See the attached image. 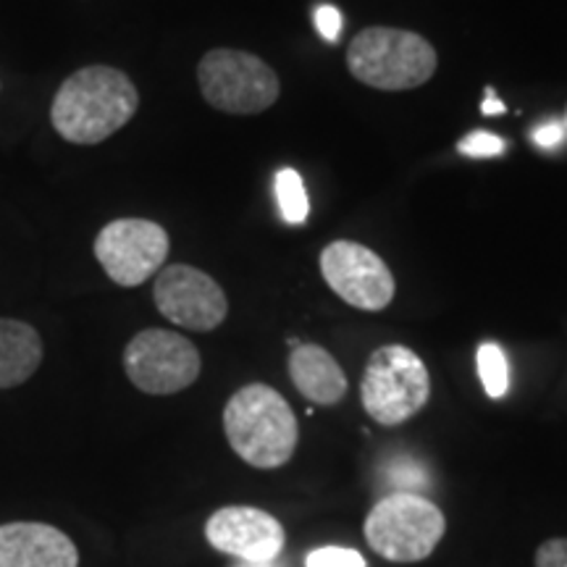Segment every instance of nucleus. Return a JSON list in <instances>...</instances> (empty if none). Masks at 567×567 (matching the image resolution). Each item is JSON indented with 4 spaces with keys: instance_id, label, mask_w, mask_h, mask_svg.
Instances as JSON below:
<instances>
[{
    "instance_id": "obj_18",
    "label": "nucleus",
    "mask_w": 567,
    "mask_h": 567,
    "mask_svg": "<svg viewBox=\"0 0 567 567\" xmlns=\"http://www.w3.org/2000/svg\"><path fill=\"white\" fill-rule=\"evenodd\" d=\"M305 565L308 567H365V559L354 549L323 547V549L310 551V555L305 557Z\"/></svg>"
},
{
    "instance_id": "obj_8",
    "label": "nucleus",
    "mask_w": 567,
    "mask_h": 567,
    "mask_svg": "<svg viewBox=\"0 0 567 567\" xmlns=\"http://www.w3.org/2000/svg\"><path fill=\"white\" fill-rule=\"evenodd\" d=\"M168 231L147 218H116L95 237V258L118 287H140L168 258Z\"/></svg>"
},
{
    "instance_id": "obj_4",
    "label": "nucleus",
    "mask_w": 567,
    "mask_h": 567,
    "mask_svg": "<svg viewBox=\"0 0 567 567\" xmlns=\"http://www.w3.org/2000/svg\"><path fill=\"white\" fill-rule=\"evenodd\" d=\"M368 547L389 563H421L446 534V517L429 496L394 492L381 496L363 523Z\"/></svg>"
},
{
    "instance_id": "obj_1",
    "label": "nucleus",
    "mask_w": 567,
    "mask_h": 567,
    "mask_svg": "<svg viewBox=\"0 0 567 567\" xmlns=\"http://www.w3.org/2000/svg\"><path fill=\"white\" fill-rule=\"evenodd\" d=\"M137 87L113 66H84L55 92L53 130L71 145H97L124 130L137 113Z\"/></svg>"
},
{
    "instance_id": "obj_22",
    "label": "nucleus",
    "mask_w": 567,
    "mask_h": 567,
    "mask_svg": "<svg viewBox=\"0 0 567 567\" xmlns=\"http://www.w3.org/2000/svg\"><path fill=\"white\" fill-rule=\"evenodd\" d=\"M402 478H405L408 484L421 486L423 484V471L415 463H410V460H408V463L396 467V471H389V484H402Z\"/></svg>"
},
{
    "instance_id": "obj_17",
    "label": "nucleus",
    "mask_w": 567,
    "mask_h": 567,
    "mask_svg": "<svg viewBox=\"0 0 567 567\" xmlns=\"http://www.w3.org/2000/svg\"><path fill=\"white\" fill-rule=\"evenodd\" d=\"M457 153L467 158H496V155L507 153V142L492 132L476 130L457 142Z\"/></svg>"
},
{
    "instance_id": "obj_3",
    "label": "nucleus",
    "mask_w": 567,
    "mask_h": 567,
    "mask_svg": "<svg viewBox=\"0 0 567 567\" xmlns=\"http://www.w3.org/2000/svg\"><path fill=\"white\" fill-rule=\"evenodd\" d=\"M436 66L434 45L410 30L368 27L347 45V69L373 90H415L436 74Z\"/></svg>"
},
{
    "instance_id": "obj_13",
    "label": "nucleus",
    "mask_w": 567,
    "mask_h": 567,
    "mask_svg": "<svg viewBox=\"0 0 567 567\" xmlns=\"http://www.w3.org/2000/svg\"><path fill=\"white\" fill-rule=\"evenodd\" d=\"M289 379L305 400L331 408L344 400L347 375L334 354L318 344H297L289 352Z\"/></svg>"
},
{
    "instance_id": "obj_14",
    "label": "nucleus",
    "mask_w": 567,
    "mask_h": 567,
    "mask_svg": "<svg viewBox=\"0 0 567 567\" xmlns=\"http://www.w3.org/2000/svg\"><path fill=\"white\" fill-rule=\"evenodd\" d=\"M42 363V339L30 323L0 318V389L21 386Z\"/></svg>"
},
{
    "instance_id": "obj_16",
    "label": "nucleus",
    "mask_w": 567,
    "mask_h": 567,
    "mask_svg": "<svg viewBox=\"0 0 567 567\" xmlns=\"http://www.w3.org/2000/svg\"><path fill=\"white\" fill-rule=\"evenodd\" d=\"M478 375H481V384H484L486 394L492 400H502L509 389V365L505 352H502L499 344L486 342L478 347Z\"/></svg>"
},
{
    "instance_id": "obj_12",
    "label": "nucleus",
    "mask_w": 567,
    "mask_h": 567,
    "mask_svg": "<svg viewBox=\"0 0 567 567\" xmlns=\"http://www.w3.org/2000/svg\"><path fill=\"white\" fill-rule=\"evenodd\" d=\"M80 551L63 530L45 523L0 526V567H76Z\"/></svg>"
},
{
    "instance_id": "obj_2",
    "label": "nucleus",
    "mask_w": 567,
    "mask_h": 567,
    "mask_svg": "<svg viewBox=\"0 0 567 567\" xmlns=\"http://www.w3.org/2000/svg\"><path fill=\"white\" fill-rule=\"evenodd\" d=\"M224 434L247 465L274 471L292 460L300 442V425L295 410L276 389L247 384L226 402Z\"/></svg>"
},
{
    "instance_id": "obj_5",
    "label": "nucleus",
    "mask_w": 567,
    "mask_h": 567,
    "mask_svg": "<svg viewBox=\"0 0 567 567\" xmlns=\"http://www.w3.org/2000/svg\"><path fill=\"white\" fill-rule=\"evenodd\" d=\"M429 368L410 347L386 344L368 358L360 402L375 423L402 425L429 405Z\"/></svg>"
},
{
    "instance_id": "obj_7",
    "label": "nucleus",
    "mask_w": 567,
    "mask_h": 567,
    "mask_svg": "<svg viewBox=\"0 0 567 567\" xmlns=\"http://www.w3.org/2000/svg\"><path fill=\"white\" fill-rule=\"evenodd\" d=\"M200 352L187 337L168 329H145L126 344L124 371L140 392L176 394L200 375Z\"/></svg>"
},
{
    "instance_id": "obj_21",
    "label": "nucleus",
    "mask_w": 567,
    "mask_h": 567,
    "mask_svg": "<svg viewBox=\"0 0 567 567\" xmlns=\"http://www.w3.org/2000/svg\"><path fill=\"white\" fill-rule=\"evenodd\" d=\"M536 567H567V538H549L536 549Z\"/></svg>"
},
{
    "instance_id": "obj_23",
    "label": "nucleus",
    "mask_w": 567,
    "mask_h": 567,
    "mask_svg": "<svg viewBox=\"0 0 567 567\" xmlns=\"http://www.w3.org/2000/svg\"><path fill=\"white\" fill-rule=\"evenodd\" d=\"M507 105L496 97L494 87H486V101L481 103V113H486V116H499V113H505Z\"/></svg>"
},
{
    "instance_id": "obj_19",
    "label": "nucleus",
    "mask_w": 567,
    "mask_h": 567,
    "mask_svg": "<svg viewBox=\"0 0 567 567\" xmlns=\"http://www.w3.org/2000/svg\"><path fill=\"white\" fill-rule=\"evenodd\" d=\"M565 137L567 126L563 118H547V122L536 124L534 130H530V140H534V145L542 147V151H557L565 142Z\"/></svg>"
},
{
    "instance_id": "obj_20",
    "label": "nucleus",
    "mask_w": 567,
    "mask_h": 567,
    "mask_svg": "<svg viewBox=\"0 0 567 567\" xmlns=\"http://www.w3.org/2000/svg\"><path fill=\"white\" fill-rule=\"evenodd\" d=\"M316 27L326 40L337 42L339 32H342V27H344L342 11L334 9V6H318V9H316Z\"/></svg>"
},
{
    "instance_id": "obj_6",
    "label": "nucleus",
    "mask_w": 567,
    "mask_h": 567,
    "mask_svg": "<svg viewBox=\"0 0 567 567\" xmlns=\"http://www.w3.org/2000/svg\"><path fill=\"white\" fill-rule=\"evenodd\" d=\"M197 84L205 103L234 116H255L279 101V76L258 55L216 48L197 63Z\"/></svg>"
},
{
    "instance_id": "obj_11",
    "label": "nucleus",
    "mask_w": 567,
    "mask_h": 567,
    "mask_svg": "<svg viewBox=\"0 0 567 567\" xmlns=\"http://www.w3.org/2000/svg\"><path fill=\"white\" fill-rule=\"evenodd\" d=\"M205 538L213 549L245 559L252 565H268L281 555V523L260 507L231 505L213 513L205 523Z\"/></svg>"
},
{
    "instance_id": "obj_10",
    "label": "nucleus",
    "mask_w": 567,
    "mask_h": 567,
    "mask_svg": "<svg viewBox=\"0 0 567 567\" xmlns=\"http://www.w3.org/2000/svg\"><path fill=\"white\" fill-rule=\"evenodd\" d=\"M153 300L163 318L189 331H213L229 316V300L218 281L187 264L163 268L155 279Z\"/></svg>"
},
{
    "instance_id": "obj_15",
    "label": "nucleus",
    "mask_w": 567,
    "mask_h": 567,
    "mask_svg": "<svg viewBox=\"0 0 567 567\" xmlns=\"http://www.w3.org/2000/svg\"><path fill=\"white\" fill-rule=\"evenodd\" d=\"M276 200H279L281 218L289 226H302L310 213L308 193H305L302 176L295 168H281L276 174Z\"/></svg>"
},
{
    "instance_id": "obj_24",
    "label": "nucleus",
    "mask_w": 567,
    "mask_h": 567,
    "mask_svg": "<svg viewBox=\"0 0 567 567\" xmlns=\"http://www.w3.org/2000/svg\"><path fill=\"white\" fill-rule=\"evenodd\" d=\"M563 122H565V126H567V111H565V116H563Z\"/></svg>"
},
{
    "instance_id": "obj_9",
    "label": "nucleus",
    "mask_w": 567,
    "mask_h": 567,
    "mask_svg": "<svg viewBox=\"0 0 567 567\" xmlns=\"http://www.w3.org/2000/svg\"><path fill=\"white\" fill-rule=\"evenodd\" d=\"M321 274L326 284L358 310H384L394 300V276L371 247L337 239L321 252Z\"/></svg>"
}]
</instances>
